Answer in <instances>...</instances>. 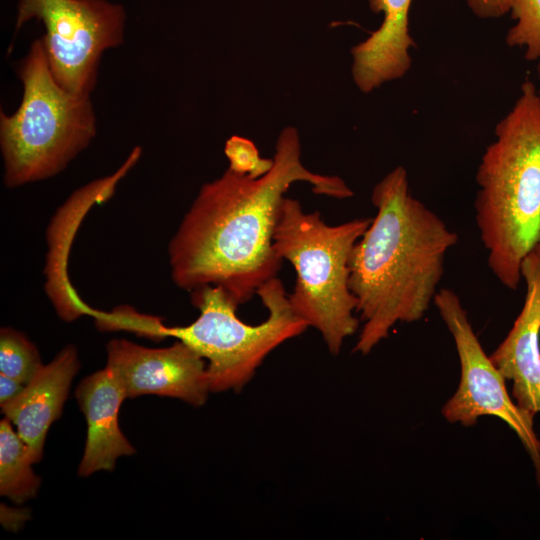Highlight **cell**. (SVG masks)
<instances>
[{
  "instance_id": "obj_16",
  "label": "cell",
  "mask_w": 540,
  "mask_h": 540,
  "mask_svg": "<svg viewBox=\"0 0 540 540\" xmlns=\"http://www.w3.org/2000/svg\"><path fill=\"white\" fill-rule=\"evenodd\" d=\"M41 367L38 349L23 333L1 328L0 373L27 384Z\"/></svg>"
},
{
  "instance_id": "obj_6",
  "label": "cell",
  "mask_w": 540,
  "mask_h": 540,
  "mask_svg": "<svg viewBox=\"0 0 540 540\" xmlns=\"http://www.w3.org/2000/svg\"><path fill=\"white\" fill-rule=\"evenodd\" d=\"M256 295L268 315L260 324L250 325L237 316L239 305L223 288L207 285L193 290L191 301L200 312L198 318L177 327L159 321L154 337H174L206 360L210 392H239L273 350L308 328L292 309L277 277L263 284Z\"/></svg>"
},
{
  "instance_id": "obj_4",
  "label": "cell",
  "mask_w": 540,
  "mask_h": 540,
  "mask_svg": "<svg viewBox=\"0 0 540 540\" xmlns=\"http://www.w3.org/2000/svg\"><path fill=\"white\" fill-rule=\"evenodd\" d=\"M371 219L328 225L318 211L306 212L289 197L279 208L273 248L296 272L290 305L308 327L318 330L332 355L340 353L359 326L357 300L348 283L349 258Z\"/></svg>"
},
{
  "instance_id": "obj_5",
  "label": "cell",
  "mask_w": 540,
  "mask_h": 540,
  "mask_svg": "<svg viewBox=\"0 0 540 540\" xmlns=\"http://www.w3.org/2000/svg\"><path fill=\"white\" fill-rule=\"evenodd\" d=\"M22 100L12 114L1 111L4 184L15 188L53 177L94 139L90 95L72 93L54 79L40 38L18 66Z\"/></svg>"
},
{
  "instance_id": "obj_13",
  "label": "cell",
  "mask_w": 540,
  "mask_h": 540,
  "mask_svg": "<svg viewBox=\"0 0 540 540\" xmlns=\"http://www.w3.org/2000/svg\"><path fill=\"white\" fill-rule=\"evenodd\" d=\"M75 396L87 423L78 474L86 477L102 470L111 471L118 458L135 453L118 422L120 406L127 399L125 393L105 366L84 378Z\"/></svg>"
},
{
  "instance_id": "obj_17",
  "label": "cell",
  "mask_w": 540,
  "mask_h": 540,
  "mask_svg": "<svg viewBox=\"0 0 540 540\" xmlns=\"http://www.w3.org/2000/svg\"><path fill=\"white\" fill-rule=\"evenodd\" d=\"M515 23L507 32L510 47L523 48L525 58L540 61V0H508Z\"/></svg>"
},
{
  "instance_id": "obj_20",
  "label": "cell",
  "mask_w": 540,
  "mask_h": 540,
  "mask_svg": "<svg viewBox=\"0 0 540 540\" xmlns=\"http://www.w3.org/2000/svg\"><path fill=\"white\" fill-rule=\"evenodd\" d=\"M25 385L10 376L0 373V407L16 399Z\"/></svg>"
},
{
  "instance_id": "obj_11",
  "label": "cell",
  "mask_w": 540,
  "mask_h": 540,
  "mask_svg": "<svg viewBox=\"0 0 540 540\" xmlns=\"http://www.w3.org/2000/svg\"><path fill=\"white\" fill-rule=\"evenodd\" d=\"M526 284L520 314L490 359L513 383L517 405L534 416L540 412V250L535 248L523 260Z\"/></svg>"
},
{
  "instance_id": "obj_14",
  "label": "cell",
  "mask_w": 540,
  "mask_h": 540,
  "mask_svg": "<svg viewBox=\"0 0 540 540\" xmlns=\"http://www.w3.org/2000/svg\"><path fill=\"white\" fill-rule=\"evenodd\" d=\"M412 0H368L371 11L382 13L380 27L351 48L352 77L363 93L403 77L411 67L415 41L409 31Z\"/></svg>"
},
{
  "instance_id": "obj_10",
  "label": "cell",
  "mask_w": 540,
  "mask_h": 540,
  "mask_svg": "<svg viewBox=\"0 0 540 540\" xmlns=\"http://www.w3.org/2000/svg\"><path fill=\"white\" fill-rule=\"evenodd\" d=\"M141 147H135L124 163L111 175L94 180L75 191L58 209L48 229L49 252L45 266V290L57 314L64 321L82 315L94 316L95 310L78 296L67 275L68 249L86 212L109 199L117 184L138 162Z\"/></svg>"
},
{
  "instance_id": "obj_3",
  "label": "cell",
  "mask_w": 540,
  "mask_h": 540,
  "mask_svg": "<svg viewBox=\"0 0 540 540\" xmlns=\"http://www.w3.org/2000/svg\"><path fill=\"white\" fill-rule=\"evenodd\" d=\"M476 183L475 219L487 264L503 286L515 290L524 258L540 243V95L531 80L496 125Z\"/></svg>"
},
{
  "instance_id": "obj_22",
  "label": "cell",
  "mask_w": 540,
  "mask_h": 540,
  "mask_svg": "<svg viewBox=\"0 0 540 540\" xmlns=\"http://www.w3.org/2000/svg\"><path fill=\"white\" fill-rule=\"evenodd\" d=\"M536 248H538V249L540 250V243H539V245H538Z\"/></svg>"
},
{
  "instance_id": "obj_9",
  "label": "cell",
  "mask_w": 540,
  "mask_h": 540,
  "mask_svg": "<svg viewBox=\"0 0 540 540\" xmlns=\"http://www.w3.org/2000/svg\"><path fill=\"white\" fill-rule=\"evenodd\" d=\"M106 351V367L126 398L158 395L199 407L211 393L207 363L182 341L165 348H147L126 339H113Z\"/></svg>"
},
{
  "instance_id": "obj_1",
  "label": "cell",
  "mask_w": 540,
  "mask_h": 540,
  "mask_svg": "<svg viewBox=\"0 0 540 540\" xmlns=\"http://www.w3.org/2000/svg\"><path fill=\"white\" fill-rule=\"evenodd\" d=\"M273 161L261 177L227 169L201 187L168 247L171 278L177 287L192 292L219 286L238 305L248 302L281 269L273 235L289 187L304 181L316 194L337 199L354 195L340 177L305 168L299 135L292 126L280 133Z\"/></svg>"
},
{
  "instance_id": "obj_2",
  "label": "cell",
  "mask_w": 540,
  "mask_h": 540,
  "mask_svg": "<svg viewBox=\"0 0 540 540\" xmlns=\"http://www.w3.org/2000/svg\"><path fill=\"white\" fill-rule=\"evenodd\" d=\"M376 215L349 258V288L364 325L354 352L369 354L397 322L420 320L434 302L458 235L409 189L397 166L372 190Z\"/></svg>"
},
{
  "instance_id": "obj_19",
  "label": "cell",
  "mask_w": 540,
  "mask_h": 540,
  "mask_svg": "<svg viewBox=\"0 0 540 540\" xmlns=\"http://www.w3.org/2000/svg\"><path fill=\"white\" fill-rule=\"evenodd\" d=\"M471 12L480 19H496L509 12L508 0H466Z\"/></svg>"
},
{
  "instance_id": "obj_21",
  "label": "cell",
  "mask_w": 540,
  "mask_h": 540,
  "mask_svg": "<svg viewBox=\"0 0 540 540\" xmlns=\"http://www.w3.org/2000/svg\"><path fill=\"white\" fill-rule=\"evenodd\" d=\"M537 76H538V80L540 82V61L537 62ZM538 93L540 95V87L538 88Z\"/></svg>"
},
{
  "instance_id": "obj_12",
  "label": "cell",
  "mask_w": 540,
  "mask_h": 540,
  "mask_svg": "<svg viewBox=\"0 0 540 540\" xmlns=\"http://www.w3.org/2000/svg\"><path fill=\"white\" fill-rule=\"evenodd\" d=\"M79 366L76 348L67 345L50 363L42 365L16 399L1 407L27 445L34 463L43 456L46 435L61 416Z\"/></svg>"
},
{
  "instance_id": "obj_18",
  "label": "cell",
  "mask_w": 540,
  "mask_h": 540,
  "mask_svg": "<svg viewBox=\"0 0 540 540\" xmlns=\"http://www.w3.org/2000/svg\"><path fill=\"white\" fill-rule=\"evenodd\" d=\"M224 153L229 161L231 171L258 178L266 174L273 166V158H262L255 144L244 137L232 136L226 143Z\"/></svg>"
},
{
  "instance_id": "obj_8",
  "label": "cell",
  "mask_w": 540,
  "mask_h": 540,
  "mask_svg": "<svg viewBox=\"0 0 540 540\" xmlns=\"http://www.w3.org/2000/svg\"><path fill=\"white\" fill-rule=\"evenodd\" d=\"M433 303L454 339L461 368L459 386L443 406V416L463 426L475 425L482 416L503 420L525 446L540 482V441L533 429V415L511 400L505 378L484 352L458 295L441 288Z\"/></svg>"
},
{
  "instance_id": "obj_7",
  "label": "cell",
  "mask_w": 540,
  "mask_h": 540,
  "mask_svg": "<svg viewBox=\"0 0 540 540\" xmlns=\"http://www.w3.org/2000/svg\"><path fill=\"white\" fill-rule=\"evenodd\" d=\"M33 19L44 25L40 39L56 82L72 93L90 95L102 54L124 41L123 5L109 0H19L16 31Z\"/></svg>"
},
{
  "instance_id": "obj_15",
  "label": "cell",
  "mask_w": 540,
  "mask_h": 540,
  "mask_svg": "<svg viewBox=\"0 0 540 540\" xmlns=\"http://www.w3.org/2000/svg\"><path fill=\"white\" fill-rule=\"evenodd\" d=\"M25 442L4 418L0 422V494L21 504L37 495L40 478Z\"/></svg>"
}]
</instances>
